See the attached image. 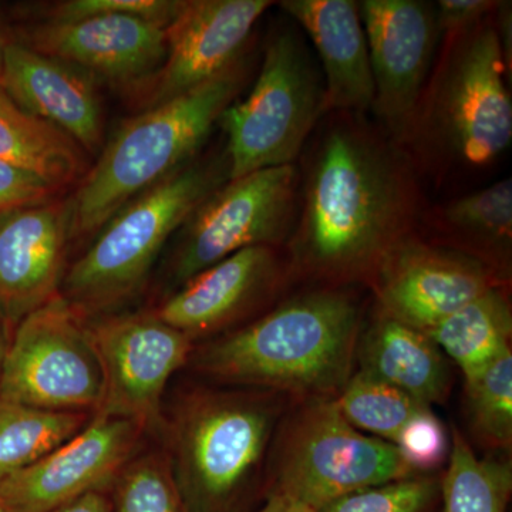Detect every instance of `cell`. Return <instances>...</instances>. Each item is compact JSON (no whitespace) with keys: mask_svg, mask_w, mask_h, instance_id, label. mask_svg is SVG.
<instances>
[{"mask_svg":"<svg viewBox=\"0 0 512 512\" xmlns=\"http://www.w3.org/2000/svg\"><path fill=\"white\" fill-rule=\"evenodd\" d=\"M333 400L355 429L389 443H394L407 421L430 409L365 370L350 376Z\"/></svg>","mask_w":512,"mask_h":512,"instance_id":"cell-27","label":"cell"},{"mask_svg":"<svg viewBox=\"0 0 512 512\" xmlns=\"http://www.w3.org/2000/svg\"><path fill=\"white\" fill-rule=\"evenodd\" d=\"M423 220L443 239V247L473 256L504 279L512 242L511 178L444 202Z\"/></svg>","mask_w":512,"mask_h":512,"instance_id":"cell-22","label":"cell"},{"mask_svg":"<svg viewBox=\"0 0 512 512\" xmlns=\"http://www.w3.org/2000/svg\"><path fill=\"white\" fill-rule=\"evenodd\" d=\"M464 379L480 373L511 349L512 312L503 286L490 289L440 322L429 333Z\"/></svg>","mask_w":512,"mask_h":512,"instance_id":"cell-24","label":"cell"},{"mask_svg":"<svg viewBox=\"0 0 512 512\" xmlns=\"http://www.w3.org/2000/svg\"><path fill=\"white\" fill-rule=\"evenodd\" d=\"M201 390L168 429V463L190 512H227L258 476L281 419L278 396Z\"/></svg>","mask_w":512,"mask_h":512,"instance_id":"cell-6","label":"cell"},{"mask_svg":"<svg viewBox=\"0 0 512 512\" xmlns=\"http://www.w3.org/2000/svg\"><path fill=\"white\" fill-rule=\"evenodd\" d=\"M13 30L15 39L29 49L116 84L146 86L167 55L165 28L137 16L40 22Z\"/></svg>","mask_w":512,"mask_h":512,"instance_id":"cell-16","label":"cell"},{"mask_svg":"<svg viewBox=\"0 0 512 512\" xmlns=\"http://www.w3.org/2000/svg\"><path fill=\"white\" fill-rule=\"evenodd\" d=\"M298 201L296 164L264 168L221 185L180 229L168 266L174 291L242 249L284 244Z\"/></svg>","mask_w":512,"mask_h":512,"instance_id":"cell-10","label":"cell"},{"mask_svg":"<svg viewBox=\"0 0 512 512\" xmlns=\"http://www.w3.org/2000/svg\"><path fill=\"white\" fill-rule=\"evenodd\" d=\"M70 239L69 200L0 214V319L10 336L26 316L59 295Z\"/></svg>","mask_w":512,"mask_h":512,"instance_id":"cell-17","label":"cell"},{"mask_svg":"<svg viewBox=\"0 0 512 512\" xmlns=\"http://www.w3.org/2000/svg\"><path fill=\"white\" fill-rule=\"evenodd\" d=\"M113 487V512H190L161 451L131 458Z\"/></svg>","mask_w":512,"mask_h":512,"instance_id":"cell-29","label":"cell"},{"mask_svg":"<svg viewBox=\"0 0 512 512\" xmlns=\"http://www.w3.org/2000/svg\"><path fill=\"white\" fill-rule=\"evenodd\" d=\"M511 493V464L478 457L454 429L447 471L440 481L443 512H507Z\"/></svg>","mask_w":512,"mask_h":512,"instance_id":"cell-26","label":"cell"},{"mask_svg":"<svg viewBox=\"0 0 512 512\" xmlns=\"http://www.w3.org/2000/svg\"><path fill=\"white\" fill-rule=\"evenodd\" d=\"M379 313L429 333L503 278L473 256L410 235L380 262L372 282Z\"/></svg>","mask_w":512,"mask_h":512,"instance_id":"cell-12","label":"cell"},{"mask_svg":"<svg viewBox=\"0 0 512 512\" xmlns=\"http://www.w3.org/2000/svg\"><path fill=\"white\" fill-rule=\"evenodd\" d=\"M10 342V332L6 328L3 320L0 319V375H2L3 363H5L6 353H8Z\"/></svg>","mask_w":512,"mask_h":512,"instance_id":"cell-38","label":"cell"},{"mask_svg":"<svg viewBox=\"0 0 512 512\" xmlns=\"http://www.w3.org/2000/svg\"><path fill=\"white\" fill-rule=\"evenodd\" d=\"M15 30L9 20L0 13V82H2L3 64H5L6 50L15 42Z\"/></svg>","mask_w":512,"mask_h":512,"instance_id":"cell-37","label":"cell"},{"mask_svg":"<svg viewBox=\"0 0 512 512\" xmlns=\"http://www.w3.org/2000/svg\"><path fill=\"white\" fill-rule=\"evenodd\" d=\"M249 77L245 55L211 82L121 124L69 200L72 238L96 235L124 205L194 161Z\"/></svg>","mask_w":512,"mask_h":512,"instance_id":"cell-4","label":"cell"},{"mask_svg":"<svg viewBox=\"0 0 512 512\" xmlns=\"http://www.w3.org/2000/svg\"><path fill=\"white\" fill-rule=\"evenodd\" d=\"M0 512H5V511H3L2 508H0Z\"/></svg>","mask_w":512,"mask_h":512,"instance_id":"cell-39","label":"cell"},{"mask_svg":"<svg viewBox=\"0 0 512 512\" xmlns=\"http://www.w3.org/2000/svg\"><path fill=\"white\" fill-rule=\"evenodd\" d=\"M63 188L19 165L0 160V214L56 200Z\"/></svg>","mask_w":512,"mask_h":512,"instance_id":"cell-33","label":"cell"},{"mask_svg":"<svg viewBox=\"0 0 512 512\" xmlns=\"http://www.w3.org/2000/svg\"><path fill=\"white\" fill-rule=\"evenodd\" d=\"M440 493V481L420 474L345 495L316 512H429Z\"/></svg>","mask_w":512,"mask_h":512,"instance_id":"cell-30","label":"cell"},{"mask_svg":"<svg viewBox=\"0 0 512 512\" xmlns=\"http://www.w3.org/2000/svg\"><path fill=\"white\" fill-rule=\"evenodd\" d=\"M393 444L414 473L429 474L447 460L451 440L439 417L426 409L407 421Z\"/></svg>","mask_w":512,"mask_h":512,"instance_id":"cell-32","label":"cell"},{"mask_svg":"<svg viewBox=\"0 0 512 512\" xmlns=\"http://www.w3.org/2000/svg\"><path fill=\"white\" fill-rule=\"evenodd\" d=\"M103 393L92 325L60 293L13 330L0 375V400L50 412L94 414Z\"/></svg>","mask_w":512,"mask_h":512,"instance_id":"cell-9","label":"cell"},{"mask_svg":"<svg viewBox=\"0 0 512 512\" xmlns=\"http://www.w3.org/2000/svg\"><path fill=\"white\" fill-rule=\"evenodd\" d=\"M269 0H187L165 28L167 55L146 84L144 110L173 100L227 72L245 55Z\"/></svg>","mask_w":512,"mask_h":512,"instance_id":"cell-15","label":"cell"},{"mask_svg":"<svg viewBox=\"0 0 512 512\" xmlns=\"http://www.w3.org/2000/svg\"><path fill=\"white\" fill-rule=\"evenodd\" d=\"M291 274L278 247L242 249L175 289L154 313L195 340L220 332L268 301Z\"/></svg>","mask_w":512,"mask_h":512,"instance_id":"cell-18","label":"cell"},{"mask_svg":"<svg viewBox=\"0 0 512 512\" xmlns=\"http://www.w3.org/2000/svg\"><path fill=\"white\" fill-rule=\"evenodd\" d=\"M315 131L299 170L291 272L336 288L370 284L384 256L423 221L419 174L365 114H326Z\"/></svg>","mask_w":512,"mask_h":512,"instance_id":"cell-1","label":"cell"},{"mask_svg":"<svg viewBox=\"0 0 512 512\" xmlns=\"http://www.w3.org/2000/svg\"><path fill=\"white\" fill-rule=\"evenodd\" d=\"M143 431L133 421L94 414L72 439L0 481V508L49 512L84 494L106 490L134 457Z\"/></svg>","mask_w":512,"mask_h":512,"instance_id":"cell-14","label":"cell"},{"mask_svg":"<svg viewBox=\"0 0 512 512\" xmlns=\"http://www.w3.org/2000/svg\"><path fill=\"white\" fill-rule=\"evenodd\" d=\"M229 181L224 150L195 158L117 211L66 269L60 295L84 318L116 311L146 285L175 232Z\"/></svg>","mask_w":512,"mask_h":512,"instance_id":"cell-5","label":"cell"},{"mask_svg":"<svg viewBox=\"0 0 512 512\" xmlns=\"http://www.w3.org/2000/svg\"><path fill=\"white\" fill-rule=\"evenodd\" d=\"M49 512H113V503L106 491L99 490L84 494Z\"/></svg>","mask_w":512,"mask_h":512,"instance_id":"cell-35","label":"cell"},{"mask_svg":"<svg viewBox=\"0 0 512 512\" xmlns=\"http://www.w3.org/2000/svg\"><path fill=\"white\" fill-rule=\"evenodd\" d=\"M494 13L444 39L400 147L437 184L484 171L512 141V101Z\"/></svg>","mask_w":512,"mask_h":512,"instance_id":"cell-3","label":"cell"},{"mask_svg":"<svg viewBox=\"0 0 512 512\" xmlns=\"http://www.w3.org/2000/svg\"><path fill=\"white\" fill-rule=\"evenodd\" d=\"M360 320L352 295L323 286L214 340L195 357V366L222 383L303 402L333 399L353 375Z\"/></svg>","mask_w":512,"mask_h":512,"instance_id":"cell-2","label":"cell"},{"mask_svg":"<svg viewBox=\"0 0 512 512\" xmlns=\"http://www.w3.org/2000/svg\"><path fill=\"white\" fill-rule=\"evenodd\" d=\"M97 82L79 67L15 40L6 50L0 87L16 106L57 128L84 153L99 154L104 116Z\"/></svg>","mask_w":512,"mask_h":512,"instance_id":"cell-19","label":"cell"},{"mask_svg":"<svg viewBox=\"0 0 512 512\" xmlns=\"http://www.w3.org/2000/svg\"><path fill=\"white\" fill-rule=\"evenodd\" d=\"M326 114L318 59L289 19L266 39L251 92L234 101L218 123L227 137L229 180L295 164Z\"/></svg>","mask_w":512,"mask_h":512,"instance_id":"cell-7","label":"cell"},{"mask_svg":"<svg viewBox=\"0 0 512 512\" xmlns=\"http://www.w3.org/2000/svg\"><path fill=\"white\" fill-rule=\"evenodd\" d=\"M92 329L104 373L103 400L94 414L133 421L143 430L160 426L165 389L190 360L194 340L154 311L109 316Z\"/></svg>","mask_w":512,"mask_h":512,"instance_id":"cell-11","label":"cell"},{"mask_svg":"<svg viewBox=\"0 0 512 512\" xmlns=\"http://www.w3.org/2000/svg\"><path fill=\"white\" fill-rule=\"evenodd\" d=\"M468 421L483 446L508 451L512 446V350H505L476 376L466 380Z\"/></svg>","mask_w":512,"mask_h":512,"instance_id":"cell-28","label":"cell"},{"mask_svg":"<svg viewBox=\"0 0 512 512\" xmlns=\"http://www.w3.org/2000/svg\"><path fill=\"white\" fill-rule=\"evenodd\" d=\"M497 5L493 0H440L434 6L440 35L447 39L467 32L493 15Z\"/></svg>","mask_w":512,"mask_h":512,"instance_id":"cell-34","label":"cell"},{"mask_svg":"<svg viewBox=\"0 0 512 512\" xmlns=\"http://www.w3.org/2000/svg\"><path fill=\"white\" fill-rule=\"evenodd\" d=\"M359 9L375 83L372 113L400 146L436 62V8L421 0H363Z\"/></svg>","mask_w":512,"mask_h":512,"instance_id":"cell-13","label":"cell"},{"mask_svg":"<svg viewBox=\"0 0 512 512\" xmlns=\"http://www.w3.org/2000/svg\"><path fill=\"white\" fill-rule=\"evenodd\" d=\"M362 370L431 406L450 393L446 355L427 333L382 313L363 340Z\"/></svg>","mask_w":512,"mask_h":512,"instance_id":"cell-21","label":"cell"},{"mask_svg":"<svg viewBox=\"0 0 512 512\" xmlns=\"http://www.w3.org/2000/svg\"><path fill=\"white\" fill-rule=\"evenodd\" d=\"M183 2L177 0H64L43 9L42 22H69L94 16L127 15L167 28Z\"/></svg>","mask_w":512,"mask_h":512,"instance_id":"cell-31","label":"cell"},{"mask_svg":"<svg viewBox=\"0 0 512 512\" xmlns=\"http://www.w3.org/2000/svg\"><path fill=\"white\" fill-rule=\"evenodd\" d=\"M318 53L329 113L372 111L375 83L359 2L285 0L279 3Z\"/></svg>","mask_w":512,"mask_h":512,"instance_id":"cell-20","label":"cell"},{"mask_svg":"<svg viewBox=\"0 0 512 512\" xmlns=\"http://www.w3.org/2000/svg\"><path fill=\"white\" fill-rule=\"evenodd\" d=\"M0 160L33 171L63 190L79 184L89 170L82 148L16 106L2 87Z\"/></svg>","mask_w":512,"mask_h":512,"instance_id":"cell-23","label":"cell"},{"mask_svg":"<svg viewBox=\"0 0 512 512\" xmlns=\"http://www.w3.org/2000/svg\"><path fill=\"white\" fill-rule=\"evenodd\" d=\"M256 512H316L309 505L293 500L288 495L271 493L264 507Z\"/></svg>","mask_w":512,"mask_h":512,"instance_id":"cell-36","label":"cell"},{"mask_svg":"<svg viewBox=\"0 0 512 512\" xmlns=\"http://www.w3.org/2000/svg\"><path fill=\"white\" fill-rule=\"evenodd\" d=\"M93 414L50 412L0 400V481L25 470L62 446Z\"/></svg>","mask_w":512,"mask_h":512,"instance_id":"cell-25","label":"cell"},{"mask_svg":"<svg viewBox=\"0 0 512 512\" xmlns=\"http://www.w3.org/2000/svg\"><path fill=\"white\" fill-rule=\"evenodd\" d=\"M413 476L389 441L355 429L333 399L305 400L279 434L271 493L318 511L345 495Z\"/></svg>","mask_w":512,"mask_h":512,"instance_id":"cell-8","label":"cell"}]
</instances>
